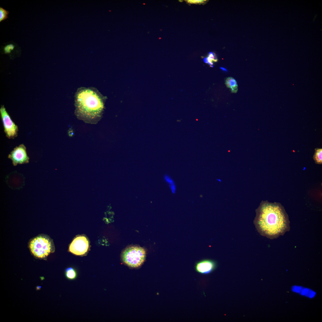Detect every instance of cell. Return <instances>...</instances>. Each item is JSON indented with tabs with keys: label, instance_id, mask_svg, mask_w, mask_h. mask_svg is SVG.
<instances>
[{
	"label": "cell",
	"instance_id": "6da1fadb",
	"mask_svg": "<svg viewBox=\"0 0 322 322\" xmlns=\"http://www.w3.org/2000/svg\"><path fill=\"white\" fill-rule=\"evenodd\" d=\"M254 223L261 235L271 239L290 230L288 216L283 207L277 203H261L256 210Z\"/></svg>",
	"mask_w": 322,
	"mask_h": 322
},
{
	"label": "cell",
	"instance_id": "7a4b0ae2",
	"mask_svg": "<svg viewBox=\"0 0 322 322\" xmlns=\"http://www.w3.org/2000/svg\"><path fill=\"white\" fill-rule=\"evenodd\" d=\"M75 114L85 122L95 123L100 117L104 106L102 97L94 88L82 87L76 92Z\"/></svg>",
	"mask_w": 322,
	"mask_h": 322
},
{
	"label": "cell",
	"instance_id": "3957f363",
	"mask_svg": "<svg viewBox=\"0 0 322 322\" xmlns=\"http://www.w3.org/2000/svg\"><path fill=\"white\" fill-rule=\"evenodd\" d=\"M29 247L32 254L39 258H45L55 250L52 240L48 236L39 235L32 239L29 244Z\"/></svg>",
	"mask_w": 322,
	"mask_h": 322
},
{
	"label": "cell",
	"instance_id": "277c9868",
	"mask_svg": "<svg viewBox=\"0 0 322 322\" xmlns=\"http://www.w3.org/2000/svg\"><path fill=\"white\" fill-rule=\"evenodd\" d=\"M146 252L143 247L133 246L127 247L123 251L121 257L128 266L137 268L141 266L145 259Z\"/></svg>",
	"mask_w": 322,
	"mask_h": 322
},
{
	"label": "cell",
	"instance_id": "5b68a950",
	"mask_svg": "<svg viewBox=\"0 0 322 322\" xmlns=\"http://www.w3.org/2000/svg\"><path fill=\"white\" fill-rule=\"evenodd\" d=\"M0 113L6 137L9 139L16 137L18 135V127L12 120L4 106H1Z\"/></svg>",
	"mask_w": 322,
	"mask_h": 322
},
{
	"label": "cell",
	"instance_id": "8992f818",
	"mask_svg": "<svg viewBox=\"0 0 322 322\" xmlns=\"http://www.w3.org/2000/svg\"><path fill=\"white\" fill-rule=\"evenodd\" d=\"M89 248V242L87 238L83 235L76 236L71 243L69 251L78 256H82L87 253Z\"/></svg>",
	"mask_w": 322,
	"mask_h": 322
},
{
	"label": "cell",
	"instance_id": "52a82bcc",
	"mask_svg": "<svg viewBox=\"0 0 322 322\" xmlns=\"http://www.w3.org/2000/svg\"><path fill=\"white\" fill-rule=\"evenodd\" d=\"M8 158L12 160L14 166L29 162V158L27 153L26 147L23 144L15 147L8 155Z\"/></svg>",
	"mask_w": 322,
	"mask_h": 322
},
{
	"label": "cell",
	"instance_id": "ba28073f",
	"mask_svg": "<svg viewBox=\"0 0 322 322\" xmlns=\"http://www.w3.org/2000/svg\"><path fill=\"white\" fill-rule=\"evenodd\" d=\"M217 263L213 260L205 259L199 261L195 266V270L200 274L207 275L210 273L216 268Z\"/></svg>",
	"mask_w": 322,
	"mask_h": 322
},
{
	"label": "cell",
	"instance_id": "9c48e42d",
	"mask_svg": "<svg viewBox=\"0 0 322 322\" xmlns=\"http://www.w3.org/2000/svg\"><path fill=\"white\" fill-rule=\"evenodd\" d=\"M225 84L226 86L230 88L232 92L236 93L238 90V85L237 82L235 79L231 77L227 78L225 80Z\"/></svg>",
	"mask_w": 322,
	"mask_h": 322
},
{
	"label": "cell",
	"instance_id": "30bf717a",
	"mask_svg": "<svg viewBox=\"0 0 322 322\" xmlns=\"http://www.w3.org/2000/svg\"><path fill=\"white\" fill-rule=\"evenodd\" d=\"M299 294L302 296L312 299L315 297L316 293L315 291L311 289L303 287Z\"/></svg>",
	"mask_w": 322,
	"mask_h": 322
},
{
	"label": "cell",
	"instance_id": "8fae6325",
	"mask_svg": "<svg viewBox=\"0 0 322 322\" xmlns=\"http://www.w3.org/2000/svg\"><path fill=\"white\" fill-rule=\"evenodd\" d=\"M322 149L317 148L315 149V152L313 156V159L315 162L318 164H321L322 162Z\"/></svg>",
	"mask_w": 322,
	"mask_h": 322
},
{
	"label": "cell",
	"instance_id": "7c38bea8",
	"mask_svg": "<svg viewBox=\"0 0 322 322\" xmlns=\"http://www.w3.org/2000/svg\"><path fill=\"white\" fill-rule=\"evenodd\" d=\"M66 277L70 279H73L76 277V274L75 270L71 267L67 269L66 271Z\"/></svg>",
	"mask_w": 322,
	"mask_h": 322
},
{
	"label": "cell",
	"instance_id": "4fadbf2b",
	"mask_svg": "<svg viewBox=\"0 0 322 322\" xmlns=\"http://www.w3.org/2000/svg\"><path fill=\"white\" fill-rule=\"evenodd\" d=\"M214 55L212 52L209 53L208 56V58H206L204 59V62L206 63H208L210 65L213 64L212 61H217V59H215Z\"/></svg>",
	"mask_w": 322,
	"mask_h": 322
},
{
	"label": "cell",
	"instance_id": "5bb4252c",
	"mask_svg": "<svg viewBox=\"0 0 322 322\" xmlns=\"http://www.w3.org/2000/svg\"><path fill=\"white\" fill-rule=\"evenodd\" d=\"M9 13L8 11L5 10L2 7H0V22L7 19L8 17V15Z\"/></svg>",
	"mask_w": 322,
	"mask_h": 322
},
{
	"label": "cell",
	"instance_id": "9a60e30c",
	"mask_svg": "<svg viewBox=\"0 0 322 322\" xmlns=\"http://www.w3.org/2000/svg\"><path fill=\"white\" fill-rule=\"evenodd\" d=\"M302 287L300 286L294 285L292 287L291 290L293 292L299 294Z\"/></svg>",
	"mask_w": 322,
	"mask_h": 322
},
{
	"label": "cell",
	"instance_id": "2e32d148",
	"mask_svg": "<svg viewBox=\"0 0 322 322\" xmlns=\"http://www.w3.org/2000/svg\"><path fill=\"white\" fill-rule=\"evenodd\" d=\"M14 46L13 44L7 45L4 47V50L5 53H9L11 51L14 49Z\"/></svg>",
	"mask_w": 322,
	"mask_h": 322
},
{
	"label": "cell",
	"instance_id": "e0dca14e",
	"mask_svg": "<svg viewBox=\"0 0 322 322\" xmlns=\"http://www.w3.org/2000/svg\"><path fill=\"white\" fill-rule=\"evenodd\" d=\"M164 178L165 181L169 185L175 184L173 180L168 175H165Z\"/></svg>",
	"mask_w": 322,
	"mask_h": 322
},
{
	"label": "cell",
	"instance_id": "ac0fdd59",
	"mask_svg": "<svg viewBox=\"0 0 322 322\" xmlns=\"http://www.w3.org/2000/svg\"><path fill=\"white\" fill-rule=\"evenodd\" d=\"M188 3L191 4H199L202 3L204 2L205 0H188L186 1Z\"/></svg>",
	"mask_w": 322,
	"mask_h": 322
},
{
	"label": "cell",
	"instance_id": "d6986e66",
	"mask_svg": "<svg viewBox=\"0 0 322 322\" xmlns=\"http://www.w3.org/2000/svg\"><path fill=\"white\" fill-rule=\"evenodd\" d=\"M169 186L170 188L171 191V192L173 193L174 194L175 193L176 189V186L175 184L170 185Z\"/></svg>",
	"mask_w": 322,
	"mask_h": 322
},
{
	"label": "cell",
	"instance_id": "ffe728a7",
	"mask_svg": "<svg viewBox=\"0 0 322 322\" xmlns=\"http://www.w3.org/2000/svg\"><path fill=\"white\" fill-rule=\"evenodd\" d=\"M220 68V69H222V70H223V71H227V70L225 68H224L223 67H221Z\"/></svg>",
	"mask_w": 322,
	"mask_h": 322
}]
</instances>
